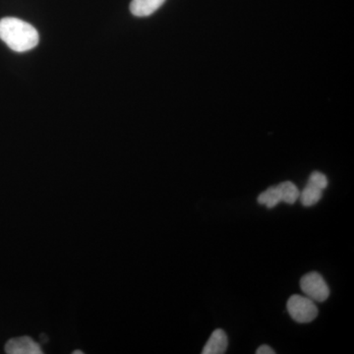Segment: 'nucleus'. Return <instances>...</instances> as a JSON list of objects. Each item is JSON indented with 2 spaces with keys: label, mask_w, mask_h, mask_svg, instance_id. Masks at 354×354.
<instances>
[{
  "label": "nucleus",
  "mask_w": 354,
  "mask_h": 354,
  "mask_svg": "<svg viewBox=\"0 0 354 354\" xmlns=\"http://www.w3.org/2000/svg\"><path fill=\"white\" fill-rule=\"evenodd\" d=\"M0 39L17 53L32 50L39 41V32L34 26L13 17L0 20Z\"/></svg>",
  "instance_id": "1"
},
{
  "label": "nucleus",
  "mask_w": 354,
  "mask_h": 354,
  "mask_svg": "<svg viewBox=\"0 0 354 354\" xmlns=\"http://www.w3.org/2000/svg\"><path fill=\"white\" fill-rule=\"evenodd\" d=\"M286 308L291 318L299 324L312 322L319 313L315 302L306 295H291L286 304Z\"/></svg>",
  "instance_id": "2"
},
{
  "label": "nucleus",
  "mask_w": 354,
  "mask_h": 354,
  "mask_svg": "<svg viewBox=\"0 0 354 354\" xmlns=\"http://www.w3.org/2000/svg\"><path fill=\"white\" fill-rule=\"evenodd\" d=\"M302 292L314 302H324L330 297V288L319 272H310L300 279Z\"/></svg>",
  "instance_id": "3"
},
{
  "label": "nucleus",
  "mask_w": 354,
  "mask_h": 354,
  "mask_svg": "<svg viewBox=\"0 0 354 354\" xmlns=\"http://www.w3.org/2000/svg\"><path fill=\"white\" fill-rule=\"evenodd\" d=\"M6 353L8 354H41L43 349L39 342L28 335L14 337L6 344Z\"/></svg>",
  "instance_id": "4"
},
{
  "label": "nucleus",
  "mask_w": 354,
  "mask_h": 354,
  "mask_svg": "<svg viewBox=\"0 0 354 354\" xmlns=\"http://www.w3.org/2000/svg\"><path fill=\"white\" fill-rule=\"evenodd\" d=\"M227 335L225 330L216 329L211 335L206 346L203 348L202 354H223L227 348Z\"/></svg>",
  "instance_id": "5"
},
{
  "label": "nucleus",
  "mask_w": 354,
  "mask_h": 354,
  "mask_svg": "<svg viewBox=\"0 0 354 354\" xmlns=\"http://www.w3.org/2000/svg\"><path fill=\"white\" fill-rule=\"evenodd\" d=\"M165 0H132L130 11L137 17H147L158 10Z\"/></svg>",
  "instance_id": "6"
},
{
  "label": "nucleus",
  "mask_w": 354,
  "mask_h": 354,
  "mask_svg": "<svg viewBox=\"0 0 354 354\" xmlns=\"http://www.w3.org/2000/svg\"><path fill=\"white\" fill-rule=\"evenodd\" d=\"M323 191L324 190L319 188L318 186L307 183V185L305 186L304 191L300 192L299 194L301 204L304 205V207H307V208L314 206V205H316L317 203L320 201L321 198H322Z\"/></svg>",
  "instance_id": "7"
},
{
  "label": "nucleus",
  "mask_w": 354,
  "mask_h": 354,
  "mask_svg": "<svg viewBox=\"0 0 354 354\" xmlns=\"http://www.w3.org/2000/svg\"><path fill=\"white\" fill-rule=\"evenodd\" d=\"M277 187H278L279 195H281V202L292 205L299 198V190H298L297 185L291 181L279 183V185H277Z\"/></svg>",
  "instance_id": "8"
},
{
  "label": "nucleus",
  "mask_w": 354,
  "mask_h": 354,
  "mask_svg": "<svg viewBox=\"0 0 354 354\" xmlns=\"http://www.w3.org/2000/svg\"><path fill=\"white\" fill-rule=\"evenodd\" d=\"M258 203L264 205L268 209H272L281 203V195L277 186L268 188L258 196Z\"/></svg>",
  "instance_id": "9"
},
{
  "label": "nucleus",
  "mask_w": 354,
  "mask_h": 354,
  "mask_svg": "<svg viewBox=\"0 0 354 354\" xmlns=\"http://www.w3.org/2000/svg\"><path fill=\"white\" fill-rule=\"evenodd\" d=\"M308 183L318 186L321 189L325 190L328 187V178L325 174L320 171L312 172L308 179Z\"/></svg>",
  "instance_id": "10"
},
{
  "label": "nucleus",
  "mask_w": 354,
  "mask_h": 354,
  "mask_svg": "<svg viewBox=\"0 0 354 354\" xmlns=\"http://www.w3.org/2000/svg\"><path fill=\"white\" fill-rule=\"evenodd\" d=\"M256 353L257 354H274V349L271 348V346H267V344H263L256 351Z\"/></svg>",
  "instance_id": "11"
},
{
  "label": "nucleus",
  "mask_w": 354,
  "mask_h": 354,
  "mask_svg": "<svg viewBox=\"0 0 354 354\" xmlns=\"http://www.w3.org/2000/svg\"><path fill=\"white\" fill-rule=\"evenodd\" d=\"M41 339H44V342L48 341V337H46V335H41Z\"/></svg>",
  "instance_id": "12"
},
{
  "label": "nucleus",
  "mask_w": 354,
  "mask_h": 354,
  "mask_svg": "<svg viewBox=\"0 0 354 354\" xmlns=\"http://www.w3.org/2000/svg\"><path fill=\"white\" fill-rule=\"evenodd\" d=\"M73 353L74 354H83V351H73Z\"/></svg>",
  "instance_id": "13"
}]
</instances>
